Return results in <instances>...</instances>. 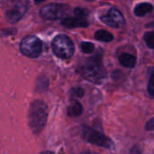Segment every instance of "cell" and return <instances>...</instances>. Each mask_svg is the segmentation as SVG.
Segmentation results:
<instances>
[{
    "mask_svg": "<svg viewBox=\"0 0 154 154\" xmlns=\"http://www.w3.org/2000/svg\"><path fill=\"white\" fill-rule=\"evenodd\" d=\"M66 13V6L61 4L51 3L48 4L41 9V15L47 20H57L61 17Z\"/></svg>",
    "mask_w": 154,
    "mask_h": 154,
    "instance_id": "6",
    "label": "cell"
},
{
    "mask_svg": "<svg viewBox=\"0 0 154 154\" xmlns=\"http://www.w3.org/2000/svg\"><path fill=\"white\" fill-rule=\"evenodd\" d=\"M130 154H141V152H140V150L138 149L137 146H134V147L132 148Z\"/></svg>",
    "mask_w": 154,
    "mask_h": 154,
    "instance_id": "20",
    "label": "cell"
},
{
    "mask_svg": "<svg viewBox=\"0 0 154 154\" xmlns=\"http://www.w3.org/2000/svg\"><path fill=\"white\" fill-rule=\"evenodd\" d=\"M47 105L41 100H34L28 111V122L31 130L34 134H39L44 128L48 119Z\"/></svg>",
    "mask_w": 154,
    "mask_h": 154,
    "instance_id": "2",
    "label": "cell"
},
{
    "mask_svg": "<svg viewBox=\"0 0 154 154\" xmlns=\"http://www.w3.org/2000/svg\"><path fill=\"white\" fill-rule=\"evenodd\" d=\"M100 19L105 24L113 28H120L125 23V20L122 13L114 7L111 8L106 14L101 16Z\"/></svg>",
    "mask_w": 154,
    "mask_h": 154,
    "instance_id": "7",
    "label": "cell"
},
{
    "mask_svg": "<svg viewBox=\"0 0 154 154\" xmlns=\"http://www.w3.org/2000/svg\"><path fill=\"white\" fill-rule=\"evenodd\" d=\"M82 112H83V107H82L81 104L76 100H72L70 105L68 106V109H67L68 116H71V117L79 116L82 114Z\"/></svg>",
    "mask_w": 154,
    "mask_h": 154,
    "instance_id": "10",
    "label": "cell"
},
{
    "mask_svg": "<svg viewBox=\"0 0 154 154\" xmlns=\"http://www.w3.org/2000/svg\"><path fill=\"white\" fill-rule=\"evenodd\" d=\"M51 48L55 55L61 59L70 58L75 51L73 42L65 34L56 36L51 42Z\"/></svg>",
    "mask_w": 154,
    "mask_h": 154,
    "instance_id": "3",
    "label": "cell"
},
{
    "mask_svg": "<svg viewBox=\"0 0 154 154\" xmlns=\"http://www.w3.org/2000/svg\"><path fill=\"white\" fill-rule=\"evenodd\" d=\"M71 95L75 97H82L84 96V90L81 88H74L71 89Z\"/></svg>",
    "mask_w": 154,
    "mask_h": 154,
    "instance_id": "17",
    "label": "cell"
},
{
    "mask_svg": "<svg viewBox=\"0 0 154 154\" xmlns=\"http://www.w3.org/2000/svg\"><path fill=\"white\" fill-rule=\"evenodd\" d=\"M148 92L151 97H154V73L151 76L149 84H148Z\"/></svg>",
    "mask_w": 154,
    "mask_h": 154,
    "instance_id": "18",
    "label": "cell"
},
{
    "mask_svg": "<svg viewBox=\"0 0 154 154\" xmlns=\"http://www.w3.org/2000/svg\"><path fill=\"white\" fill-rule=\"evenodd\" d=\"M74 14H76L77 17H81L84 18L85 16H87L88 14V10L83 7H77L74 9Z\"/></svg>",
    "mask_w": 154,
    "mask_h": 154,
    "instance_id": "16",
    "label": "cell"
},
{
    "mask_svg": "<svg viewBox=\"0 0 154 154\" xmlns=\"http://www.w3.org/2000/svg\"><path fill=\"white\" fill-rule=\"evenodd\" d=\"M41 154H54L53 152H43Z\"/></svg>",
    "mask_w": 154,
    "mask_h": 154,
    "instance_id": "21",
    "label": "cell"
},
{
    "mask_svg": "<svg viewBox=\"0 0 154 154\" xmlns=\"http://www.w3.org/2000/svg\"><path fill=\"white\" fill-rule=\"evenodd\" d=\"M95 38L97 40H98V41L106 42H111L114 39L113 35L109 32H107L106 30H99V31H97L95 33Z\"/></svg>",
    "mask_w": 154,
    "mask_h": 154,
    "instance_id": "13",
    "label": "cell"
},
{
    "mask_svg": "<svg viewBox=\"0 0 154 154\" xmlns=\"http://www.w3.org/2000/svg\"><path fill=\"white\" fill-rule=\"evenodd\" d=\"M144 41L146 45L151 48L154 49V32H148L144 34Z\"/></svg>",
    "mask_w": 154,
    "mask_h": 154,
    "instance_id": "14",
    "label": "cell"
},
{
    "mask_svg": "<svg viewBox=\"0 0 154 154\" xmlns=\"http://www.w3.org/2000/svg\"><path fill=\"white\" fill-rule=\"evenodd\" d=\"M121 65L126 68H134L136 64V58L129 53H124L119 57Z\"/></svg>",
    "mask_w": 154,
    "mask_h": 154,
    "instance_id": "12",
    "label": "cell"
},
{
    "mask_svg": "<svg viewBox=\"0 0 154 154\" xmlns=\"http://www.w3.org/2000/svg\"><path fill=\"white\" fill-rule=\"evenodd\" d=\"M81 133H82L83 139L89 143H92L97 146L107 148V149H111L114 146L113 142L108 137H106L104 134H102L93 128H90L88 126H83Z\"/></svg>",
    "mask_w": 154,
    "mask_h": 154,
    "instance_id": "4",
    "label": "cell"
},
{
    "mask_svg": "<svg viewBox=\"0 0 154 154\" xmlns=\"http://www.w3.org/2000/svg\"><path fill=\"white\" fill-rule=\"evenodd\" d=\"M62 25L68 28H76V27H87L88 26V22L85 18L81 17H68L62 21Z\"/></svg>",
    "mask_w": 154,
    "mask_h": 154,
    "instance_id": "9",
    "label": "cell"
},
{
    "mask_svg": "<svg viewBox=\"0 0 154 154\" xmlns=\"http://www.w3.org/2000/svg\"><path fill=\"white\" fill-rule=\"evenodd\" d=\"M80 48H81V51L84 53H91L95 50L94 44L89 42H81Z\"/></svg>",
    "mask_w": 154,
    "mask_h": 154,
    "instance_id": "15",
    "label": "cell"
},
{
    "mask_svg": "<svg viewBox=\"0 0 154 154\" xmlns=\"http://www.w3.org/2000/svg\"><path fill=\"white\" fill-rule=\"evenodd\" d=\"M153 10V6L150 3H142L135 6L134 8V14L136 16H143L148 13H151Z\"/></svg>",
    "mask_w": 154,
    "mask_h": 154,
    "instance_id": "11",
    "label": "cell"
},
{
    "mask_svg": "<svg viewBox=\"0 0 154 154\" xmlns=\"http://www.w3.org/2000/svg\"><path fill=\"white\" fill-rule=\"evenodd\" d=\"M26 3H17L15 4L13 8H11L10 10L7 11L6 13V16L8 18L9 21H11L12 23H15L18 20L21 19V17L23 16V14H24V12L26 11Z\"/></svg>",
    "mask_w": 154,
    "mask_h": 154,
    "instance_id": "8",
    "label": "cell"
},
{
    "mask_svg": "<svg viewBox=\"0 0 154 154\" xmlns=\"http://www.w3.org/2000/svg\"><path fill=\"white\" fill-rule=\"evenodd\" d=\"M79 72L87 80L100 83L106 78V70L102 64L101 56L95 55L85 60L79 67Z\"/></svg>",
    "mask_w": 154,
    "mask_h": 154,
    "instance_id": "1",
    "label": "cell"
},
{
    "mask_svg": "<svg viewBox=\"0 0 154 154\" xmlns=\"http://www.w3.org/2000/svg\"><path fill=\"white\" fill-rule=\"evenodd\" d=\"M22 53L30 58H37L42 51V43L41 40L34 35L24 37L20 43Z\"/></svg>",
    "mask_w": 154,
    "mask_h": 154,
    "instance_id": "5",
    "label": "cell"
},
{
    "mask_svg": "<svg viewBox=\"0 0 154 154\" xmlns=\"http://www.w3.org/2000/svg\"><path fill=\"white\" fill-rule=\"evenodd\" d=\"M145 128L146 130L148 131H154V117L150 119L147 123H146V125H145Z\"/></svg>",
    "mask_w": 154,
    "mask_h": 154,
    "instance_id": "19",
    "label": "cell"
}]
</instances>
